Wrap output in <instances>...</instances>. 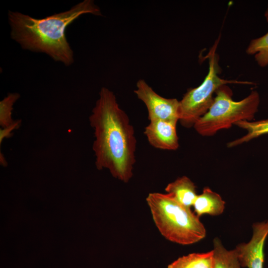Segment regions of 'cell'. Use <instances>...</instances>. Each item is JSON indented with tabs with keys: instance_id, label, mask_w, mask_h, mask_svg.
<instances>
[{
	"instance_id": "obj_1",
	"label": "cell",
	"mask_w": 268,
	"mask_h": 268,
	"mask_svg": "<svg viewBox=\"0 0 268 268\" xmlns=\"http://www.w3.org/2000/svg\"><path fill=\"white\" fill-rule=\"evenodd\" d=\"M94 130L92 149L97 169H108L115 178L129 182L135 163L134 127L113 91L103 87L89 117Z\"/></svg>"
},
{
	"instance_id": "obj_2",
	"label": "cell",
	"mask_w": 268,
	"mask_h": 268,
	"mask_svg": "<svg viewBox=\"0 0 268 268\" xmlns=\"http://www.w3.org/2000/svg\"><path fill=\"white\" fill-rule=\"evenodd\" d=\"M87 13L102 15L99 7L92 0H84L67 10L41 19L9 11L10 36L23 49L45 53L54 61L69 66L74 62V58L66 37V28Z\"/></svg>"
},
{
	"instance_id": "obj_3",
	"label": "cell",
	"mask_w": 268,
	"mask_h": 268,
	"mask_svg": "<svg viewBox=\"0 0 268 268\" xmlns=\"http://www.w3.org/2000/svg\"><path fill=\"white\" fill-rule=\"evenodd\" d=\"M146 201L156 227L167 240L189 245L205 237L206 229L199 217L170 194L150 193Z\"/></svg>"
},
{
	"instance_id": "obj_4",
	"label": "cell",
	"mask_w": 268,
	"mask_h": 268,
	"mask_svg": "<svg viewBox=\"0 0 268 268\" xmlns=\"http://www.w3.org/2000/svg\"><path fill=\"white\" fill-rule=\"evenodd\" d=\"M215 94L208 111L193 127L202 136L213 135L219 131L229 129L239 121H251L258 112L260 96L256 90L238 101L232 99V91L226 85L220 86Z\"/></svg>"
},
{
	"instance_id": "obj_5",
	"label": "cell",
	"mask_w": 268,
	"mask_h": 268,
	"mask_svg": "<svg viewBox=\"0 0 268 268\" xmlns=\"http://www.w3.org/2000/svg\"><path fill=\"white\" fill-rule=\"evenodd\" d=\"M215 50L214 47L208 54V72L202 83L189 90L180 101L179 121L185 128L194 127L208 111L214 100L213 95L220 86L229 83L253 84L220 78Z\"/></svg>"
},
{
	"instance_id": "obj_6",
	"label": "cell",
	"mask_w": 268,
	"mask_h": 268,
	"mask_svg": "<svg viewBox=\"0 0 268 268\" xmlns=\"http://www.w3.org/2000/svg\"><path fill=\"white\" fill-rule=\"evenodd\" d=\"M134 93L146 106L149 121L162 120L177 124L179 121L180 101L157 93L143 79L136 83Z\"/></svg>"
},
{
	"instance_id": "obj_7",
	"label": "cell",
	"mask_w": 268,
	"mask_h": 268,
	"mask_svg": "<svg viewBox=\"0 0 268 268\" xmlns=\"http://www.w3.org/2000/svg\"><path fill=\"white\" fill-rule=\"evenodd\" d=\"M253 235L249 242L238 245L235 250L241 267L264 268V245L268 235V219L252 226Z\"/></svg>"
},
{
	"instance_id": "obj_8",
	"label": "cell",
	"mask_w": 268,
	"mask_h": 268,
	"mask_svg": "<svg viewBox=\"0 0 268 268\" xmlns=\"http://www.w3.org/2000/svg\"><path fill=\"white\" fill-rule=\"evenodd\" d=\"M177 124L162 120L150 121L144 134L149 143L162 150H175L179 146Z\"/></svg>"
},
{
	"instance_id": "obj_9",
	"label": "cell",
	"mask_w": 268,
	"mask_h": 268,
	"mask_svg": "<svg viewBox=\"0 0 268 268\" xmlns=\"http://www.w3.org/2000/svg\"><path fill=\"white\" fill-rule=\"evenodd\" d=\"M225 203L218 194L205 187L202 193L197 196L193 206L195 213L199 217L204 214L216 216L223 213Z\"/></svg>"
},
{
	"instance_id": "obj_10",
	"label": "cell",
	"mask_w": 268,
	"mask_h": 268,
	"mask_svg": "<svg viewBox=\"0 0 268 268\" xmlns=\"http://www.w3.org/2000/svg\"><path fill=\"white\" fill-rule=\"evenodd\" d=\"M196 187L188 177L184 176L169 183L165 191L178 202L191 208L197 197Z\"/></svg>"
},
{
	"instance_id": "obj_11",
	"label": "cell",
	"mask_w": 268,
	"mask_h": 268,
	"mask_svg": "<svg viewBox=\"0 0 268 268\" xmlns=\"http://www.w3.org/2000/svg\"><path fill=\"white\" fill-rule=\"evenodd\" d=\"M213 250L206 253H193L178 258L168 268H214Z\"/></svg>"
},
{
	"instance_id": "obj_12",
	"label": "cell",
	"mask_w": 268,
	"mask_h": 268,
	"mask_svg": "<svg viewBox=\"0 0 268 268\" xmlns=\"http://www.w3.org/2000/svg\"><path fill=\"white\" fill-rule=\"evenodd\" d=\"M234 125L247 131L245 135L229 142L227 147H233L268 134V119L252 122L241 121L236 123Z\"/></svg>"
},
{
	"instance_id": "obj_13",
	"label": "cell",
	"mask_w": 268,
	"mask_h": 268,
	"mask_svg": "<svg viewBox=\"0 0 268 268\" xmlns=\"http://www.w3.org/2000/svg\"><path fill=\"white\" fill-rule=\"evenodd\" d=\"M214 268H241L236 250H228L218 238L213 240Z\"/></svg>"
},
{
	"instance_id": "obj_14",
	"label": "cell",
	"mask_w": 268,
	"mask_h": 268,
	"mask_svg": "<svg viewBox=\"0 0 268 268\" xmlns=\"http://www.w3.org/2000/svg\"><path fill=\"white\" fill-rule=\"evenodd\" d=\"M246 53L254 55L255 59L261 67L268 65V32L263 36L251 41Z\"/></svg>"
},
{
	"instance_id": "obj_15",
	"label": "cell",
	"mask_w": 268,
	"mask_h": 268,
	"mask_svg": "<svg viewBox=\"0 0 268 268\" xmlns=\"http://www.w3.org/2000/svg\"><path fill=\"white\" fill-rule=\"evenodd\" d=\"M20 98L17 93H9L0 102V125L3 128L13 126L17 121L11 118V112L14 103Z\"/></svg>"
},
{
	"instance_id": "obj_16",
	"label": "cell",
	"mask_w": 268,
	"mask_h": 268,
	"mask_svg": "<svg viewBox=\"0 0 268 268\" xmlns=\"http://www.w3.org/2000/svg\"><path fill=\"white\" fill-rule=\"evenodd\" d=\"M21 122L20 121L17 120L16 122L13 126L3 129V130H0V142L1 143V141L4 138L8 137L10 136V134H11V132L14 130L18 128L20 126Z\"/></svg>"
},
{
	"instance_id": "obj_17",
	"label": "cell",
	"mask_w": 268,
	"mask_h": 268,
	"mask_svg": "<svg viewBox=\"0 0 268 268\" xmlns=\"http://www.w3.org/2000/svg\"><path fill=\"white\" fill-rule=\"evenodd\" d=\"M265 16L266 17L267 21L268 23V5L267 9V10H266V11L265 12Z\"/></svg>"
}]
</instances>
